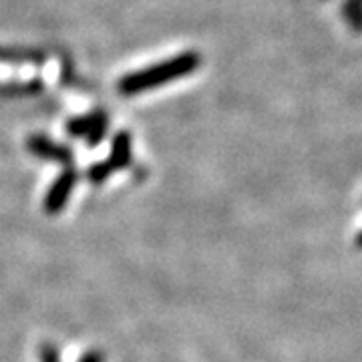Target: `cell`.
<instances>
[{
  "label": "cell",
  "instance_id": "cell-5",
  "mask_svg": "<svg viewBox=\"0 0 362 362\" xmlns=\"http://www.w3.org/2000/svg\"><path fill=\"white\" fill-rule=\"evenodd\" d=\"M131 159H133V156H131V135L127 131H119V133H115L113 143H111V156L107 161H103L105 168L111 173H115V171L129 168Z\"/></svg>",
  "mask_w": 362,
  "mask_h": 362
},
{
  "label": "cell",
  "instance_id": "cell-7",
  "mask_svg": "<svg viewBox=\"0 0 362 362\" xmlns=\"http://www.w3.org/2000/svg\"><path fill=\"white\" fill-rule=\"evenodd\" d=\"M40 362H61V352L52 342H42L39 349Z\"/></svg>",
  "mask_w": 362,
  "mask_h": 362
},
{
  "label": "cell",
  "instance_id": "cell-2",
  "mask_svg": "<svg viewBox=\"0 0 362 362\" xmlns=\"http://www.w3.org/2000/svg\"><path fill=\"white\" fill-rule=\"evenodd\" d=\"M109 131V117L103 111H93L89 115L69 119L66 133L75 139H85L89 147H97Z\"/></svg>",
  "mask_w": 362,
  "mask_h": 362
},
{
  "label": "cell",
  "instance_id": "cell-1",
  "mask_svg": "<svg viewBox=\"0 0 362 362\" xmlns=\"http://www.w3.org/2000/svg\"><path fill=\"white\" fill-rule=\"evenodd\" d=\"M199 65H202V59H199L197 52H181L173 59L161 61L157 65H151L147 69L125 75L117 83V90L121 95H125V97H133V95H139V93H145V90L161 87L165 83H173L177 78L189 77Z\"/></svg>",
  "mask_w": 362,
  "mask_h": 362
},
{
  "label": "cell",
  "instance_id": "cell-4",
  "mask_svg": "<svg viewBox=\"0 0 362 362\" xmlns=\"http://www.w3.org/2000/svg\"><path fill=\"white\" fill-rule=\"evenodd\" d=\"M78 181V173L75 168H65L63 169V173L57 177V180L52 181V185L49 187V192L45 195V202H42V207H45V211L47 214H59V211H63L66 206V202H69V197L73 194V189H75V185H77Z\"/></svg>",
  "mask_w": 362,
  "mask_h": 362
},
{
  "label": "cell",
  "instance_id": "cell-8",
  "mask_svg": "<svg viewBox=\"0 0 362 362\" xmlns=\"http://www.w3.org/2000/svg\"><path fill=\"white\" fill-rule=\"evenodd\" d=\"M105 361H107V358H105L103 352H101V350L93 349L89 350V352H85L77 362H105Z\"/></svg>",
  "mask_w": 362,
  "mask_h": 362
},
{
  "label": "cell",
  "instance_id": "cell-9",
  "mask_svg": "<svg viewBox=\"0 0 362 362\" xmlns=\"http://www.w3.org/2000/svg\"><path fill=\"white\" fill-rule=\"evenodd\" d=\"M354 246L361 247V250H362V232L356 233V238H354Z\"/></svg>",
  "mask_w": 362,
  "mask_h": 362
},
{
  "label": "cell",
  "instance_id": "cell-6",
  "mask_svg": "<svg viewBox=\"0 0 362 362\" xmlns=\"http://www.w3.org/2000/svg\"><path fill=\"white\" fill-rule=\"evenodd\" d=\"M342 18L354 33H362V0H344Z\"/></svg>",
  "mask_w": 362,
  "mask_h": 362
},
{
  "label": "cell",
  "instance_id": "cell-3",
  "mask_svg": "<svg viewBox=\"0 0 362 362\" xmlns=\"http://www.w3.org/2000/svg\"><path fill=\"white\" fill-rule=\"evenodd\" d=\"M26 149H28L30 156L45 159V161L61 163V165H65V168H73V163H75V153H73V149L63 145V143L52 141L51 137H47V135H39V133L30 135V137L26 139Z\"/></svg>",
  "mask_w": 362,
  "mask_h": 362
}]
</instances>
